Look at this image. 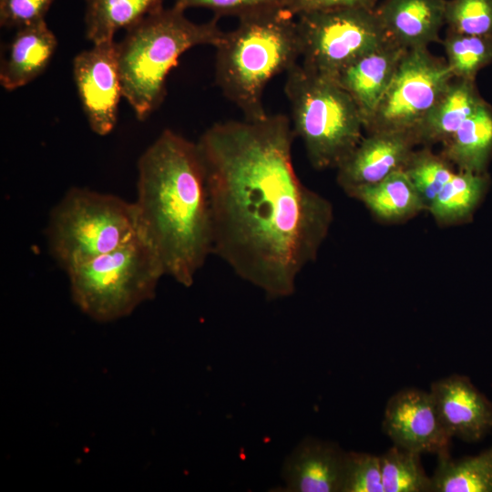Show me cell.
Returning <instances> with one entry per match:
<instances>
[{
  "label": "cell",
  "mask_w": 492,
  "mask_h": 492,
  "mask_svg": "<svg viewBox=\"0 0 492 492\" xmlns=\"http://www.w3.org/2000/svg\"><path fill=\"white\" fill-rule=\"evenodd\" d=\"M46 233L52 255L67 272L137 237L133 203L71 188L52 210Z\"/></svg>",
  "instance_id": "obj_6"
},
{
  "label": "cell",
  "mask_w": 492,
  "mask_h": 492,
  "mask_svg": "<svg viewBox=\"0 0 492 492\" xmlns=\"http://www.w3.org/2000/svg\"><path fill=\"white\" fill-rule=\"evenodd\" d=\"M54 0H0V25L22 28L45 20Z\"/></svg>",
  "instance_id": "obj_30"
},
{
  "label": "cell",
  "mask_w": 492,
  "mask_h": 492,
  "mask_svg": "<svg viewBox=\"0 0 492 492\" xmlns=\"http://www.w3.org/2000/svg\"><path fill=\"white\" fill-rule=\"evenodd\" d=\"M384 492H431L420 454L394 446L380 456Z\"/></svg>",
  "instance_id": "obj_24"
},
{
  "label": "cell",
  "mask_w": 492,
  "mask_h": 492,
  "mask_svg": "<svg viewBox=\"0 0 492 492\" xmlns=\"http://www.w3.org/2000/svg\"><path fill=\"white\" fill-rule=\"evenodd\" d=\"M448 31L492 37V0H446Z\"/></svg>",
  "instance_id": "obj_27"
},
{
  "label": "cell",
  "mask_w": 492,
  "mask_h": 492,
  "mask_svg": "<svg viewBox=\"0 0 492 492\" xmlns=\"http://www.w3.org/2000/svg\"><path fill=\"white\" fill-rule=\"evenodd\" d=\"M137 236L165 275L190 287L212 253V221L196 142L165 129L138 161Z\"/></svg>",
  "instance_id": "obj_2"
},
{
  "label": "cell",
  "mask_w": 492,
  "mask_h": 492,
  "mask_svg": "<svg viewBox=\"0 0 492 492\" xmlns=\"http://www.w3.org/2000/svg\"><path fill=\"white\" fill-rule=\"evenodd\" d=\"M454 78L446 59L433 56L427 47L407 50L364 130H413Z\"/></svg>",
  "instance_id": "obj_9"
},
{
  "label": "cell",
  "mask_w": 492,
  "mask_h": 492,
  "mask_svg": "<svg viewBox=\"0 0 492 492\" xmlns=\"http://www.w3.org/2000/svg\"><path fill=\"white\" fill-rule=\"evenodd\" d=\"M446 0H380L374 11L387 38L406 50L439 42Z\"/></svg>",
  "instance_id": "obj_15"
},
{
  "label": "cell",
  "mask_w": 492,
  "mask_h": 492,
  "mask_svg": "<svg viewBox=\"0 0 492 492\" xmlns=\"http://www.w3.org/2000/svg\"><path fill=\"white\" fill-rule=\"evenodd\" d=\"M380 0H295L290 12L293 15L302 13L345 8L374 10Z\"/></svg>",
  "instance_id": "obj_31"
},
{
  "label": "cell",
  "mask_w": 492,
  "mask_h": 492,
  "mask_svg": "<svg viewBox=\"0 0 492 492\" xmlns=\"http://www.w3.org/2000/svg\"><path fill=\"white\" fill-rule=\"evenodd\" d=\"M431 492H492V446L456 460L449 454L438 455Z\"/></svg>",
  "instance_id": "obj_22"
},
{
  "label": "cell",
  "mask_w": 492,
  "mask_h": 492,
  "mask_svg": "<svg viewBox=\"0 0 492 492\" xmlns=\"http://www.w3.org/2000/svg\"><path fill=\"white\" fill-rule=\"evenodd\" d=\"M85 33L92 43L114 39L149 14L161 8L164 0H85Z\"/></svg>",
  "instance_id": "obj_21"
},
{
  "label": "cell",
  "mask_w": 492,
  "mask_h": 492,
  "mask_svg": "<svg viewBox=\"0 0 492 492\" xmlns=\"http://www.w3.org/2000/svg\"><path fill=\"white\" fill-rule=\"evenodd\" d=\"M286 115L215 123L197 146L212 221V253L268 298L289 297L317 258L332 203L305 186L292 158Z\"/></svg>",
  "instance_id": "obj_1"
},
{
  "label": "cell",
  "mask_w": 492,
  "mask_h": 492,
  "mask_svg": "<svg viewBox=\"0 0 492 492\" xmlns=\"http://www.w3.org/2000/svg\"><path fill=\"white\" fill-rule=\"evenodd\" d=\"M73 77L89 128L98 136L109 134L123 97L118 42L95 43L78 53L73 59Z\"/></svg>",
  "instance_id": "obj_10"
},
{
  "label": "cell",
  "mask_w": 492,
  "mask_h": 492,
  "mask_svg": "<svg viewBox=\"0 0 492 492\" xmlns=\"http://www.w3.org/2000/svg\"><path fill=\"white\" fill-rule=\"evenodd\" d=\"M67 273L75 303L90 318L104 323L123 318L153 298L165 275L138 236Z\"/></svg>",
  "instance_id": "obj_7"
},
{
  "label": "cell",
  "mask_w": 492,
  "mask_h": 492,
  "mask_svg": "<svg viewBox=\"0 0 492 492\" xmlns=\"http://www.w3.org/2000/svg\"><path fill=\"white\" fill-rule=\"evenodd\" d=\"M442 45L455 78L475 79L477 72L492 62V37L448 31Z\"/></svg>",
  "instance_id": "obj_25"
},
{
  "label": "cell",
  "mask_w": 492,
  "mask_h": 492,
  "mask_svg": "<svg viewBox=\"0 0 492 492\" xmlns=\"http://www.w3.org/2000/svg\"><path fill=\"white\" fill-rule=\"evenodd\" d=\"M296 16L288 10L238 18L216 48L215 83L246 119L268 115L263 92L269 82L301 59Z\"/></svg>",
  "instance_id": "obj_3"
},
{
  "label": "cell",
  "mask_w": 492,
  "mask_h": 492,
  "mask_svg": "<svg viewBox=\"0 0 492 492\" xmlns=\"http://www.w3.org/2000/svg\"><path fill=\"white\" fill-rule=\"evenodd\" d=\"M284 92L292 126L316 169H337L364 137V120L352 97L333 78L301 63L286 73Z\"/></svg>",
  "instance_id": "obj_5"
},
{
  "label": "cell",
  "mask_w": 492,
  "mask_h": 492,
  "mask_svg": "<svg viewBox=\"0 0 492 492\" xmlns=\"http://www.w3.org/2000/svg\"><path fill=\"white\" fill-rule=\"evenodd\" d=\"M341 492H384L380 456L346 452Z\"/></svg>",
  "instance_id": "obj_28"
},
{
  "label": "cell",
  "mask_w": 492,
  "mask_h": 492,
  "mask_svg": "<svg viewBox=\"0 0 492 492\" xmlns=\"http://www.w3.org/2000/svg\"><path fill=\"white\" fill-rule=\"evenodd\" d=\"M346 452L338 445L304 438L286 458L284 491L341 492Z\"/></svg>",
  "instance_id": "obj_14"
},
{
  "label": "cell",
  "mask_w": 492,
  "mask_h": 492,
  "mask_svg": "<svg viewBox=\"0 0 492 492\" xmlns=\"http://www.w3.org/2000/svg\"><path fill=\"white\" fill-rule=\"evenodd\" d=\"M57 39L45 20L17 29L0 65V84L6 90L24 87L48 66Z\"/></svg>",
  "instance_id": "obj_17"
},
{
  "label": "cell",
  "mask_w": 492,
  "mask_h": 492,
  "mask_svg": "<svg viewBox=\"0 0 492 492\" xmlns=\"http://www.w3.org/2000/svg\"><path fill=\"white\" fill-rule=\"evenodd\" d=\"M483 102L475 79L454 78L425 118L413 129L419 145L446 141Z\"/></svg>",
  "instance_id": "obj_18"
},
{
  "label": "cell",
  "mask_w": 492,
  "mask_h": 492,
  "mask_svg": "<svg viewBox=\"0 0 492 492\" xmlns=\"http://www.w3.org/2000/svg\"><path fill=\"white\" fill-rule=\"evenodd\" d=\"M218 19L195 23L173 5L126 29L118 43L120 82L123 97L138 120H145L163 102L168 75L183 53L198 46L219 45L224 31Z\"/></svg>",
  "instance_id": "obj_4"
},
{
  "label": "cell",
  "mask_w": 492,
  "mask_h": 492,
  "mask_svg": "<svg viewBox=\"0 0 492 492\" xmlns=\"http://www.w3.org/2000/svg\"><path fill=\"white\" fill-rule=\"evenodd\" d=\"M404 170L416 189L426 210L454 175L452 164L428 148L415 150Z\"/></svg>",
  "instance_id": "obj_26"
},
{
  "label": "cell",
  "mask_w": 492,
  "mask_h": 492,
  "mask_svg": "<svg viewBox=\"0 0 492 492\" xmlns=\"http://www.w3.org/2000/svg\"><path fill=\"white\" fill-rule=\"evenodd\" d=\"M417 145L413 130L367 133L336 169L337 182L345 192L375 183L404 169Z\"/></svg>",
  "instance_id": "obj_12"
},
{
  "label": "cell",
  "mask_w": 492,
  "mask_h": 492,
  "mask_svg": "<svg viewBox=\"0 0 492 492\" xmlns=\"http://www.w3.org/2000/svg\"><path fill=\"white\" fill-rule=\"evenodd\" d=\"M441 155L458 171L483 173L492 153V108L484 101L443 142Z\"/></svg>",
  "instance_id": "obj_20"
},
{
  "label": "cell",
  "mask_w": 492,
  "mask_h": 492,
  "mask_svg": "<svg viewBox=\"0 0 492 492\" xmlns=\"http://www.w3.org/2000/svg\"><path fill=\"white\" fill-rule=\"evenodd\" d=\"M346 194L360 200L378 220L397 222L417 215L426 208L404 169L369 185L349 190Z\"/></svg>",
  "instance_id": "obj_19"
},
{
  "label": "cell",
  "mask_w": 492,
  "mask_h": 492,
  "mask_svg": "<svg viewBox=\"0 0 492 492\" xmlns=\"http://www.w3.org/2000/svg\"><path fill=\"white\" fill-rule=\"evenodd\" d=\"M296 17L302 66L331 78L389 40L374 10L333 9Z\"/></svg>",
  "instance_id": "obj_8"
},
{
  "label": "cell",
  "mask_w": 492,
  "mask_h": 492,
  "mask_svg": "<svg viewBox=\"0 0 492 492\" xmlns=\"http://www.w3.org/2000/svg\"><path fill=\"white\" fill-rule=\"evenodd\" d=\"M429 392L451 437L475 442L492 429V404L467 377L453 374L436 380Z\"/></svg>",
  "instance_id": "obj_13"
},
{
  "label": "cell",
  "mask_w": 492,
  "mask_h": 492,
  "mask_svg": "<svg viewBox=\"0 0 492 492\" xmlns=\"http://www.w3.org/2000/svg\"><path fill=\"white\" fill-rule=\"evenodd\" d=\"M487 186L484 173L457 171L445 184L428 211L442 226L466 220L480 201Z\"/></svg>",
  "instance_id": "obj_23"
},
{
  "label": "cell",
  "mask_w": 492,
  "mask_h": 492,
  "mask_svg": "<svg viewBox=\"0 0 492 492\" xmlns=\"http://www.w3.org/2000/svg\"><path fill=\"white\" fill-rule=\"evenodd\" d=\"M407 50L390 40L343 69L334 79L354 99L364 120V127Z\"/></svg>",
  "instance_id": "obj_16"
},
{
  "label": "cell",
  "mask_w": 492,
  "mask_h": 492,
  "mask_svg": "<svg viewBox=\"0 0 492 492\" xmlns=\"http://www.w3.org/2000/svg\"><path fill=\"white\" fill-rule=\"evenodd\" d=\"M295 0H174V5L186 10L191 7L207 8L215 16L233 15L238 18L263 12L288 10Z\"/></svg>",
  "instance_id": "obj_29"
},
{
  "label": "cell",
  "mask_w": 492,
  "mask_h": 492,
  "mask_svg": "<svg viewBox=\"0 0 492 492\" xmlns=\"http://www.w3.org/2000/svg\"><path fill=\"white\" fill-rule=\"evenodd\" d=\"M383 429L397 446L418 454H449L451 436L443 426L430 392L403 389L388 400Z\"/></svg>",
  "instance_id": "obj_11"
}]
</instances>
